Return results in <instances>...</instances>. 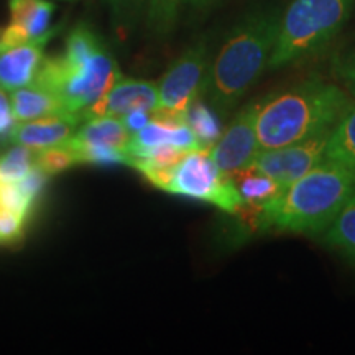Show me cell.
<instances>
[{
	"label": "cell",
	"instance_id": "obj_13",
	"mask_svg": "<svg viewBox=\"0 0 355 355\" xmlns=\"http://www.w3.org/2000/svg\"><path fill=\"white\" fill-rule=\"evenodd\" d=\"M10 104L17 122H28L68 114L63 101L50 89L40 86L37 83L12 91Z\"/></svg>",
	"mask_w": 355,
	"mask_h": 355
},
{
	"label": "cell",
	"instance_id": "obj_9",
	"mask_svg": "<svg viewBox=\"0 0 355 355\" xmlns=\"http://www.w3.org/2000/svg\"><path fill=\"white\" fill-rule=\"evenodd\" d=\"M257 112L259 102H248L239 110L220 139L211 146L216 165L227 175L247 170L260 153L257 135Z\"/></svg>",
	"mask_w": 355,
	"mask_h": 355
},
{
	"label": "cell",
	"instance_id": "obj_4",
	"mask_svg": "<svg viewBox=\"0 0 355 355\" xmlns=\"http://www.w3.org/2000/svg\"><path fill=\"white\" fill-rule=\"evenodd\" d=\"M279 15L260 12L247 17L227 35L209 66L204 94L219 114H229L268 68Z\"/></svg>",
	"mask_w": 355,
	"mask_h": 355
},
{
	"label": "cell",
	"instance_id": "obj_28",
	"mask_svg": "<svg viewBox=\"0 0 355 355\" xmlns=\"http://www.w3.org/2000/svg\"><path fill=\"white\" fill-rule=\"evenodd\" d=\"M2 35H3V26H0V51H3V46H2Z\"/></svg>",
	"mask_w": 355,
	"mask_h": 355
},
{
	"label": "cell",
	"instance_id": "obj_12",
	"mask_svg": "<svg viewBox=\"0 0 355 355\" xmlns=\"http://www.w3.org/2000/svg\"><path fill=\"white\" fill-rule=\"evenodd\" d=\"M79 122H81V117L74 114L19 122L12 128L8 140L35 150L63 145L74 135V130L78 128Z\"/></svg>",
	"mask_w": 355,
	"mask_h": 355
},
{
	"label": "cell",
	"instance_id": "obj_26",
	"mask_svg": "<svg viewBox=\"0 0 355 355\" xmlns=\"http://www.w3.org/2000/svg\"><path fill=\"white\" fill-rule=\"evenodd\" d=\"M150 114L152 112H148V110H132V112L123 115L121 121L125 125L128 133L133 135V133L141 130L150 122Z\"/></svg>",
	"mask_w": 355,
	"mask_h": 355
},
{
	"label": "cell",
	"instance_id": "obj_20",
	"mask_svg": "<svg viewBox=\"0 0 355 355\" xmlns=\"http://www.w3.org/2000/svg\"><path fill=\"white\" fill-rule=\"evenodd\" d=\"M150 0H105L115 33L127 38L146 13Z\"/></svg>",
	"mask_w": 355,
	"mask_h": 355
},
{
	"label": "cell",
	"instance_id": "obj_8",
	"mask_svg": "<svg viewBox=\"0 0 355 355\" xmlns=\"http://www.w3.org/2000/svg\"><path fill=\"white\" fill-rule=\"evenodd\" d=\"M331 130L278 148L260 150L250 168L273 178L283 188L300 180L326 159Z\"/></svg>",
	"mask_w": 355,
	"mask_h": 355
},
{
	"label": "cell",
	"instance_id": "obj_25",
	"mask_svg": "<svg viewBox=\"0 0 355 355\" xmlns=\"http://www.w3.org/2000/svg\"><path fill=\"white\" fill-rule=\"evenodd\" d=\"M13 127H15V115L10 99L6 94V89L0 87V139H8Z\"/></svg>",
	"mask_w": 355,
	"mask_h": 355
},
{
	"label": "cell",
	"instance_id": "obj_10",
	"mask_svg": "<svg viewBox=\"0 0 355 355\" xmlns=\"http://www.w3.org/2000/svg\"><path fill=\"white\" fill-rule=\"evenodd\" d=\"M158 107V86L146 79L121 76L110 91L81 114V121L99 117L122 119L132 110H148Z\"/></svg>",
	"mask_w": 355,
	"mask_h": 355
},
{
	"label": "cell",
	"instance_id": "obj_11",
	"mask_svg": "<svg viewBox=\"0 0 355 355\" xmlns=\"http://www.w3.org/2000/svg\"><path fill=\"white\" fill-rule=\"evenodd\" d=\"M55 33L0 51V87L6 91L25 87L37 78L44 58V46Z\"/></svg>",
	"mask_w": 355,
	"mask_h": 355
},
{
	"label": "cell",
	"instance_id": "obj_24",
	"mask_svg": "<svg viewBox=\"0 0 355 355\" xmlns=\"http://www.w3.org/2000/svg\"><path fill=\"white\" fill-rule=\"evenodd\" d=\"M334 74L350 97L355 99V44L336 58Z\"/></svg>",
	"mask_w": 355,
	"mask_h": 355
},
{
	"label": "cell",
	"instance_id": "obj_1",
	"mask_svg": "<svg viewBox=\"0 0 355 355\" xmlns=\"http://www.w3.org/2000/svg\"><path fill=\"white\" fill-rule=\"evenodd\" d=\"M355 194V170L326 158L255 212L261 230L293 234L324 232Z\"/></svg>",
	"mask_w": 355,
	"mask_h": 355
},
{
	"label": "cell",
	"instance_id": "obj_14",
	"mask_svg": "<svg viewBox=\"0 0 355 355\" xmlns=\"http://www.w3.org/2000/svg\"><path fill=\"white\" fill-rule=\"evenodd\" d=\"M10 25L19 28L28 42L56 33L51 28V17L55 6L48 0H8Z\"/></svg>",
	"mask_w": 355,
	"mask_h": 355
},
{
	"label": "cell",
	"instance_id": "obj_27",
	"mask_svg": "<svg viewBox=\"0 0 355 355\" xmlns=\"http://www.w3.org/2000/svg\"><path fill=\"white\" fill-rule=\"evenodd\" d=\"M214 2H217V0H189V3H193L194 7H207Z\"/></svg>",
	"mask_w": 355,
	"mask_h": 355
},
{
	"label": "cell",
	"instance_id": "obj_18",
	"mask_svg": "<svg viewBox=\"0 0 355 355\" xmlns=\"http://www.w3.org/2000/svg\"><path fill=\"white\" fill-rule=\"evenodd\" d=\"M324 239L327 245L355 260V194L344 204L329 227L324 230Z\"/></svg>",
	"mask_w": 355,
	"mask_h": 355
},
{
	"label": "cell",
	"instance_id": "obj_6",
	"mask_svg": "<svg viewBox=\"0 0 355 355\" xmlns=\"http://www.w3.org/2000/svg\"><path fill=\"white\" fill-rule=\"evenodd\" d=\"M165 191L214 204L227 214L243 212V199L234 178L216 165L211 148L206 146L186 153L176 165Z\"/></svg>",
	"mask_w": 355,
	"mask_h": 355
},
{
	"label": "cell",
	"instance_id": "obj_21",
	"mask_svg": "<svg viewBox=\"0 0 355 355\" xmlns=\"http://www.w3.org/2000/svg\"><path fill=\"white\" fill-rule=\"evenodd\" d=\"M186 2L189 0H150L145 13L150 32L159 37L170 33Z\"/></svg>",
	"mask_w": 355,
	"mask_h": 355
},
{
	"label": "cell",
	"instance_id": "obj_15",
	"mask_svg": "<svg viewBox=\"0 0 355 355\" xmlns=\"http://www.w3.org/2000/svg\"><path fill=\"white\" fill-rule=\"evenodd\" d=\"M128 141H130V133L121 119L99 117L86 121V125H83L81 130L74 133L68 144L105 146V148L121 150L127 153Z\"/></svg>",
	"mask_w": 355,
	"mask_h": 355
},
{
	"label": "cell",
	"instance_id": "obj_23",
	"mask_svg": "<svg viewBox=\"0 0 355 355\" xmlns=\"http://www.w3.org/2000/svg\"><path fill=\"white\" fill-rule=\"evenodd\" d=\"M37 165L48 176H55L69 170V168L76 166L78 162L73 152L63 144L37 150Z\"/></svg>",
	"mask_w": 355,
	"mask_h": 355
},
{
	"label": "cell",
	"instance_id": "obj_2",
	"mask_svg": "<svg viewBox=\"0 0 355 355\" xmlns=\"http://www.w3.org/2000/svg\"><path fill=\"white\" fill-rule=\"evenodd\" d=\"M352 101L344 87L308 79L259 101L257 135L260 150L278 148L329 132Z\"/></svg>",
	"mask_w": 355,
	"mask_h": 355
},
{
	"label": "cell",
	"instance_id": "obj_7",
	"mask_svg": "<svg viewBox=\"0 0 355 355\" xmlns=\"http://www.w3.org/2000/svg\"><path fill=\"white\" fill-rule=\"evenodd\" d=\"M209 60L204 42L194 43L183 55L173 61L158 81V107L175 114H186V109L206 89Z\"/></svg>",
	"mask_w": 355,
	"mask_h": 355
},
{
	"label": "cell",
	"instance_id": "obj_22",
	"mask_svg": "<svg viewBox=\"0 0 355 355\" xmlns=\"http://www.w3.org/2000/svg\"><path fill=\"white\" fill-rule=\"evenodd\" d=\"M37 166V150L15 144L13 148L0 157V176L8 181H20Z\"/></svg>",
	"mask_w": 355,
	"mask_h": 355
},
{
	"label": "cell",
	"instance_id": "obj_19",
	"mask_svg": "<svg viewBox=\"0 0 355 355\" xmlns=\"http://www.w3.org/2000/svg\"><path fill=\"white\" fill-rule=\"evenodd\" d=\"M184 122L193 130L199 144L206 148H211L220 139L222 128L219 119H217L214 110L204 104L201 97L194 99L186 109Z\"/></svg>",
	"mask_w": 355,
	"mask_h": 355
},
{
	"label": "cell",
	"instance_id": "obj_3",
	"mask_svg": "<svg viewBox=\"0 0 355 355\" xmlns=\"http://www.w3.org/2000/svg\"><path fill=\"white\" fill-rule=\"evenodd\" d=\"M121 76L104 40L87 24H78L66 37L61 55L43 58L33 83L55 92L63 101L66 112L81 117Z\"/></svg>",
	"mask_w": 355,
	"mask_h": 355
},
{
	"label": "cell",
	"instance_id": "obj_5",
	"mask_svg": "<svg viewBox=\"0 0 355 355\" xmlns=\"http://www.w3.org/2000/svg\"><path fill=\"white\" fill-rule=\"evenodd\" d=\"M354 0H293L279 15L268 68H282L313 56L339 33Z\"/></svg>",
	"mask_w": 355,
	"mask_h": 355
},
{
	"label": "cell",
	"instance_id": "obj_17",
	"mask_svg": "<svg viewBox=\"0 0 355 355\" xmlns=\"http://www.w3.org/2000/svg\"><path fill=\"white\" fill-rule=\"evenodd\" d=\"M326 158L355 170V102L331 130Z\"/></svg>",
	"mask_w": 355,
	"mask_h": 355
},
{
	"label": "cell",
	"instance_id": "obj_16",
	"mask_svg": "<svg viewBox=\"0 0 355 355\" xmlns=\"http://www.w3.org/2000/svg\"><path fill=\"white\" fill-rule=\"evenodd\" d=\"M235 184H237L239 193L243 199V209L250 207L252 216L260 209L266 201L282 193L283 186L277 183L273 178L263 175V173L247 168V170L235 173L232 176Z\"/></svg>",
	"mask_w": 355,
	"mask_h": 355
}]
</instances>
